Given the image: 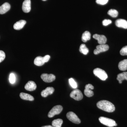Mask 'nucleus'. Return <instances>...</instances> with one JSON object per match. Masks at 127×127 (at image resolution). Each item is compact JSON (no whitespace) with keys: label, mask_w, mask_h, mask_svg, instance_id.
<instances>
[{"label":"nucleus","mask_w":127,"mask_h":127,"mask_svg":"<svg viewBox=\"0 0 127 127\" xmlns=\"http://www.w3.org/2000/svg\"><path fill=\"white\" fill-rule=\"evenodd\" d=\"M97 106L99 109L107 112H113L115 111V106L112 103L107 100H101L97 103Z\"/></svg>","instance_id":"obj_1"},{"label":"nucleus","mask_w":127,"mask_h":127,"mask_svg":"<svg viewBox=\"0 0 127 127\" xmlns=\"http://www.w3.org/2000/svg\"><path fill=\"white\" fill-rule=\"evenodd\" d=\"M99 120L101 123L108 127H113L117 125L114 120L104 117H100Z\"/></svg>","instance_id":"obj_2"},{"label":"nucleus","mask_w":127,"mask_h":127,"mask_svg":"<svg viewBox=\"0 0 127 127\" xmlns=\"http://www.w3.org/2000/svg\"><path fill=\"white\" fill-rule=\"evenodd\" d=\"M94 74L102 81H105L107 78L106 73L102 69L99 68H95L93 70Z\"/></svg>","instance_id":"obj_3"},{"label":"nucleus","mask_w":127,"mask_h":127,"mask_svg":"<svg viewBox=\"0 0 127 127\" xmlns=\"http://www.w3.org/2000/svg\"><path fill=\"white\" fill-rule=\"evenodd\" d=\"M63 109V107L61 105H57L53 107L48 114V117L52 118L55 115L59 114L62 111Z\"/></svg>","instance_id":"obj_4"},{"label":"nucleus","mask_w":127,"mask_h":127,"mask_svg":"<svg viewBox=\"0 0 127 127\" xmlns=\"http://www.w3.org/2000/svg\"><path fill=\"white\" fill-rule=\"evenodd\" d=\"M66 117L68 120L74 123L79 124L81 123V120L73 112H70L67 113Z\"/></svg>","instance_id":"obj_5"},{"label":"nucleus","mask_w":127,"mask_h":127,"mask_svg":"<svg viewBox=\"0 0 127 127\" xmlns=\"http://www.w3.org/2000/svg\"><path fill=\"white\" fill-rule=\"evenodd\" d=\"M70 96L77 101H80L83 98V95L81 92L78 89L72 91L70 94Z\"/></svg>","instance_id":"obj_6"},{"label":"nucleus","mask_w":127,"mask_h":127,"mask_svg":"<svg viewBox=\"0 0 127 127\" xmlns=\"http://www.w3.org/2000/svg\"><path fill=\"white\" fill-rule=\"evenodd\" d=\"M41 77L43 81L46 83L52 82L55 81L56 79L55 75L52 74L43 73L41 75Z\"/></svg>","instance_id":"obj_7"},{"label":"nucleus","mask_w":127,"mask_h":127,"mask_svg":"<svg viewBox=\"0 0 127 127\" xmlns=\"http://www.w3.org/2000/svg\"><path fill=\"white\" fill-rule=\"evenodd\" d=\"M109 48V47L108 45L106 44L100 45L97 46L96 49L94 50V53L95 55H98L100 53L106 51Z\"/></svg>","instance_id":"obj_8"},{"label":"nucleus","mask_w":127,"mask_h":127,"mask_svg":"<svg viewBox=\"0 0 127 127\" xmlns=\"http://www.w3.org/2000/svg\"><path fill=\"white\" fill-rule=\"evenodd\" d=\"M94 89V87L92 84H87L85 86L84 91V94L86 96L88 97H91L94 95V92L92 91Z\"/></svg>","instance_id":"obj_9"},{"label":"nucleus","mask_w":127,"mask_h":127,"mask_svg":"<svg viewBox=\"0 0 127 127\" xmlns=\"http://www.w3.org/2000/svg\"><path fill=\"white\" fill-rule=\"evenodd\" d=\"M93 37L94 39L97 40L98 43L100 45L105 44L106 42L107 41L106 37L103 35L95 34L93 35Z\"/></svg>","instance_id":"obj_10"},{"label":"nucleus","mask_w":127,"mask_h":127,"mask_svg":"<svg viewBox=\"0 0 127 127\" xmlns=\"http://www.w3.org/2000/svg\"><path fill=\"white\" fill-rule=\"evenodd\" d=\"M22 9L25 13H28L31 10V0H25L22 4Z\"/></svg>","instance_id":"obj_11"},{"label":"nucleus","mask_w":127,"mask_h":127,"mask_svg":"<svg viewBox=\"0 0 127 127\" xmlns=\"http://www.w3.org/2000/svg\"><path fill=\"white\" fill-rule=\"evenodd\" d=\"M55 91V89L52 87H48L45 90L42 91L41 95L43 97H45L49 95L52 94Z\"/></svg>","instance_id":"obj_12"},{"label":"nucleus","mask_w":127,"mask_h":127,"mask_svg":"<svg viewBox=\"0 0 127 127\" xmlns=\"http://www.w3.org/2000/svg\"><path fill=\"white\" fill-rule=\"evenodd\" d=\"M37 86L36 84L34 81H30L25 85V89L28 91H35L36 89Z\"/></svg>","instance_id":"obj_13"},{"label":"nucleus","mask_w":127,"mask_h":127,"mask_svg":"<svg viewBox=\"0 0 127 127\" xmlns=\"http://www.w3.org/2000/svg\"><path fill=\"white\" fill-rule=\"evenodd\" d=\"M116 25L117 27L127 29V21L124 19H118L116 21Z\"/></svg>","instance_id":"obj_14"},{"label":"nucleus","mask_w":127,"mask_h":127,"mask_svg":"<svg viewBox=\"0 0 127 127\" xmlns=\"http://www.w3.org/2000/svg\"><path fill=\"white\" fill-rule=\"evenodd\" d=\"M10 5L8 2H5L0 6V14H4L10 9Z\"/></svg>","instance_id":"obj_15"},{"label":"nucleus","mask_w":127,"mask_h":127,"mask_svg":"<svg viewBox=\"0 0 127 127\" xmlns=\"http://www.w3.org/2000/svg\"><path fill=\"white\" fill-rule=\"evenodd\" d=\"M26 23V21L24 20H21L16 22L14 25V28L15 30H20L23 28Z\"/></svg>","instance_id":"obj_16"},{"label":"nucleus","mask_w":127,"mask_h":127,"mask_svg":"<svg viewBox=\"0 0 127 127\" xmlns=\"http://www.w3.org/2000/svg\"><path fill=\"white\" fill-rule=\"evenodd\" d=\"M20 96L21 98L23 100L30 101H33L34 100V97L28 94L21 93Z\"/></svg>","instance_id":"obj_17"},{"label":"nucleus","mask_w":127,"mask_h":127,"mask_svg":"<svg viewBox=\"0 0 127 127\" xmlns=\"http://www.w3.org/2000/svg\"><path fill=\"white\" fill-rule=\"evenodd\" d=\"M118 67L121 71H125L127 70V59H124L120 62L118 64Z\"/></svg>","instance_id":"obj_18"},{"label":"nucleus","mask_w":127,"mask_h":127,"mask_svg":"<svg viewBox=\"0 0 127 127\" xmlns=\"http://www.w3.org/2000/svg\"><path fill=\"white\" fill-rule=\"evenodd\" d=\"M117 79L120 84L122 83L123 80H126L127 81V72H125L119 73L117 75Z\"/></svg>","instance_id":"obj_19"},{"label":"nucleus","mask_w":127,"mask_h":127,"mask_svg":"<svg viewBox=\"0 0 127 127\" xmlns=\"http://www.w3.org/2000/svg\"><path fill=\"white\" fill-rule=\"evenodd\" d=\"M43 57L38 56L35 58L34 63L36 65L38 66H42L45 64Z\"/></svg>","instance_id":"obj_20"},{"label":"nucleus","mask_w":127,"mask_h":127,"mask_svg":"<svg viewBox=\"0 0 127 127\" xmlns=\"http://www.w3.org/2000/svg\"><path fill=\"white\" fill-rule=\"evenodd\" d=\"M91 38V34L89 32L86 31L83 34L82 37V40L83 42H86L87 41L90 40Z\"/></svg>","instance_id":"obj_21"},{"label":"nucleus","mask_w":127,"mask_h":127,"mask_svg":"<svg viewBox=\"0 0 127 127\" xmlns=\"http://www.w3.org/2000/svg\"><path fill=\"white\" fill-rule=\"evenodd\" d=\"M63 120L61 119H55L52 122V125L54 127H61Z\"/></svg>","instance_id":"obj_22"},{"label":"nucleus","mask_w":127,"mask_h":127,"mask_svg":"<svg viewBox=\"0 0 127 127\" xmlns=\"http://www.w3.org/2000/svg\"><path fill=\"white\" fill-rule=\"evenodd\" d=\"M79 51L84 55H87L89 52L88 48L84 44H82L80 46L79 49Z\"/></svg>","instance_id":"obj_23"},{"label":"nucleus","mask_w":127,"mask_h":127,"mask_svg":"<svg viewBox=\"0 0 127 127\" xmlns=\"http://www.w3.org/2000/svg\"><path fill=\"white\" fill-rule=\"evenodd\" d=\"M108 14L113 17H116L118 15V12L117 10L115 9H110L108 12Z\"/></svg>","instance_id":"obj_24"},{"label":"nucleus","mask_w":127,"mask_h":127,"mask_svg":"<svg viewBox=\"0 0 127 127\" xmlns=\"http://www.w3.org/2000/svg\"><path fill=\"white\" fill-rule=\"evenodd\" d=\"M69 82L72 88L75 89L77 88V84L76 82L75 81L74 79H73L72 78H70L69 79Z\"/></svg>","instance_id":"obj_25"},{"label":"nucleus","mask_w":127,"mask_h":127,"mask_svg":"<svg viewBox=\"0 0 127 127\" xmlns=\"http://www.w3.org/2000/svg\"><path fill=\"white\" fill-rule=\"evenodd\" d=\"M9 81L12 84H14L16 81V77L14 73H11L9 76Z\"/></svg>","instance_id":"obj_26"},{"label":"nucleus","mask_w":127,"mask_h":127,"mask_svg":"<svg viewBox=\"0 0 127 127\" xmlns=\"http://www.w3.org/2000/svg\"><path fill=\"white\" fill-rule=\"evenodd\" d=\"M120 55L122 56H127V46L124 47L120 51Z\"/></svg>","instance_id":"obj_27"},{"label":"nucleus","mask_w":127,"mask_h":127,"mask_svg":"<svg viewBox=\"0 0 127 127\" xmlns=\"http://www.w3.org/2000/svg\"><path fill=\"white\" fill-rule=\"evenodd\" d=\"M5 58V54L3 51L0 50V63L4 61Z\"/></svg>","instance_id":"obj_28"},{"label":"nucleus","mask_w":127,"mask_h":127,"mask_svg":"<svg viewBox=\"0 0 127 127\" xmlns=\"http://www.w3.org/2000/svg\"><path fill=\"white\" fill-rule=\"evenodd\" d=\"M108 0H96V2L98 4L104 5L106 4Z\"/></svg>","instance_id":"obj_29"},{"label":"nucleus","mask_w":127,"mask_h":127,"mask_svg":"<svg viewBox=\"0 0 127 127\" xmlns=\"http://www.w3.org/2000/svg\"><path fill=\"white\" fill-rule=\"evenodd\" d=\"M112 23V21L109 20H104L102 21V24L103 26H107L111 24Z\"/></svg>","instance_id":"obj_30"},{"label":"nucleus","mask_w":127,"mask_h":127,"mask_svg":"<svg viewBox=\"0 0 127 127\" xmlns=\"http://www.w3.org/2000/svg\"><path fill=\"white\" fill-rule=\"evenodd\" d=\"M50 58V56L49 55H46L43 57V59L45 63L49 61Z\"/></svg>","instance_id":"obj_31"},{"label":"nucleus","mask_w":127,"mask_h":127,"mask_svg":"<svg viewBox=\"0 0 127 127\" xmlns=\"http://www.w3.org/2000/svg\"><path fill=\"white\" fill-rule=\"evenodd\" d=\"M53 127L52 126H51V125H46V126H43V127Z\"/></svg>","instance_id":"obj_32"},{"label":"nucleus","mask_w":127,"mask_h":127,"mask_svg":"<svg viewBox=\"0 0 127 127\" xmlns=\"http://www.w3.org/2000/svg\"><path fill=\"white\" fill-rule=\"evenodd\" d=\"M43 0V1H46V0Z\"/></svg>","instance_id":"obj_33"}]
</instances>
